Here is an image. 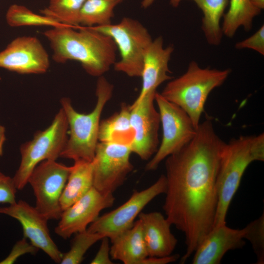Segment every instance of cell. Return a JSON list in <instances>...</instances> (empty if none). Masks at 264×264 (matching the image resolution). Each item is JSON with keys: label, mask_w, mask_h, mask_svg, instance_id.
<instances>
[{"label": "cell", "mask_w": 264, "mask_h": 264, "mask_svg": "<svg viewBox=\"0 0 264 264\" xmlns=\"http://www.w3.org/2000/svg\"><path fill=\"white\" fill-rule=\"evenodd\" d=\"M68 125L66 115L61 108L51 124L46 129L37 132L33 138L21 145V159L13 180L17 190L26 185L34 168L45 160H56L66 143Z\"/></svg>", "instance_id": "cell-6"}, {"label": "cell", "mask_w": 264, "mask_h": 264, "mask_svg": "<svg viewBox=\"0 0 264 264\" xmlns=\"http://www.w3.org/2000/svg\"><path fill=\"white\" fill-rule=\"evenodd\" d=\"M111 259L124 264H141L148 257L142 227L138 219L130 228L110 240Z\"/></svg>", "instance_id": "cell-19"}, {"label": "cell", "mask_w": 264, "mask_h": 264, "mask_svg": "<svg viewBox=\"0 0 264 264\" xmlns=\"http://www.w3.org/2000/svg\"><path fill=\"white\" fill-rule=\"evenodd\" d=\"M93 183L92 162L78 160L71 166L70 171L62 194L60 205L65 210L87 193Z\"/></svg>", "instance_id": "cell-20"}, {"label": "cell", "mask_w": 264, "mask_h": 264, "mask_svg": "<svg viewBox=\"0 0 264 264\" xmlns=\"http://www.w3.org/2000/svg\"><path fill=\"white\" fill-rule=\"evenodd\" d=\"M50 66L48 54L34 36L15 38L0 51V67L20 74H42Z\"/></svg>", "instance_id": "cell-14"}, {"label": "cell", "mask_w": 264, "mask_h": 264, "mask_svg": "<svg viewBox=\"0 0 264 264\" xmlns=\"http://www.w3.org/2000/svg\"><path fill=\"white\" fill-rule=\"evenodd\" d=\"M113 85L103 75L98 77L96 85V103L88 113L78 112L71 100L63 97L60 102L67 120L70 134L60 156L73 160L91 162L98 141L101 116L104 107L111 99Z\"/></svg>", "instance_id": "cell-4"}, {"label": "cell", "mask_w": 264, "mask_h": 264, "mask_svg": "<svg viewBox=\"0 0 264 264\" xmlns=\"http://www.w3.org/2000/svg\"><path fill=\"white\" fill-rule=\"evenodd\" d=\"M5 19L8 24L12 27L48 26L53 27L63 25L49 17L35 13L26 6L18 4L9 6Z\"/></svg>", "instance_id": "cell-26"}, {"label": "cell", "mask_w": 264, "mask_h": 264, "mask_svg": "<svg viewBox=\"0 0 264 264\" xmlns=\"http://www.w3.org/2000/svg\"><path fill=\"white\" fill-rule=\"evenodd\" d=\"M235 47L237 49H251L264 55V25H262L254 34L249 37L237 42L235 45Z\"/></svg>", "instance_id": "cell-30"}, {"label": "cell", "mask_w": 264, "mask_h": 264, "mask_svg": "<svg viewBox=\"0 0 264 264\" xmlns=\"http://www.w3.org/2000/svg\"><path fill=\"white\" fill-rule=\"evenodd\" d=\"M89 27L110 36L114 42L120 55L113 65L115 71L131 77H141L145 54L153 40L140 22L124 17L115 24Z\"/></svg>", "instance_id": "cell-7"}, {"label": "cell", "mask_w": 264, "mask_h": 264, "mask_svg": "<svg viewBox=\"0 0 264 264\" xmlns=\"http://www.w3.org/2000/svg\"><path fill=\"white\" fill-rule=\"evenodd\" d=\"M113 194L100 192L93 186L82 198L63 211L55 233L64 239L86 230L99 216L101 211L112 206Z\"/></svg>", "instance_id": "cell-13"}, {"label": "cell", "mask_w": 264, "mask_h": 264, "mask_svg": "<svg viewBox=\"0 0 264 264\" xmlns=\"http://www.w3.org/2000/svg\"><path fill=\"white\" fill-rule=\"evenodd\" d=\"M130 114V105L123 103L118 111L101 120L98 133L99 142H117L130 146L134 135Z\"/></svg>", "instance_id": "cell-21"}, {"label": "cell", "mask_w": 264, "mask_h": 264, "mask_svg": "<svg viewBox=\"0 0 264 264\" xmlns=\"http://www.w3.org/2000/svg\"><path fill=\"white\" fill-rule=\"evenodd\" d=\"M264 160V133L242 135L225 143L217 177L218 203L214 226L226 222L229 205L248 166Z\"/></svg>", "instance_id": "cell-3"}, {"label": "cell", "mask_w": 264, "mask_h": 264, "mask_svg": "<svg viewBox=\"0 0 264 264\" xmlns=\"http://www.w3.org/2000/svg\"><path fill=\"white\" fill-rule=\"evenodd\" d=\"M182 0H170L171 5L174 7H177L179 6Z\"/></svg>", "instance_id": "cell-37"}, {"label": "cell", "mask_w": 264, "mask_h": 264, "mask_svg": "<svg viewBox=\"0 0 264 264\" xmlns=\"http://www.w3.org/2000/svg\"><path fill=\"white\" fill-rule=\"evenodd\" d=\"M0 214L17 220L22 226L23 237L54 262L60 264L63 253L50 236L47 226L48 220L35 207L21 199L0 207Z\"/></svg>", "instance_id": "cell-15"}, {"label": "cell", "mask_w": 264, "mask_h": 264, "mask_svg": "<svg viewBox=\"0 0 264 264\" xmlns=\"http://www.w3.org/2000/svg\"><path fill=\"white\" fill-rule=\"evenodd\" d=\"M129 145L98 142L92 161L93 186L104 194H113L133 170Z\"/></svg>", "instance_id": "cell-11"}, {"label": "cell", "mask_w": 264, "mask_h": 264, "mask_svg": "<svg viewBox=\"0 0 264 264\" xmlns=\"http://www.w3.org/2000/svg\"><path fill=\"white\" fill-rule=\"evenodd\" d=\"M156 92L148 93L130 105L131 124L134 132L130 148L132 153L143 160L151 159L159 146L160 120L154 106Z\"/></svg>", "instance_id": "cell-12"}, {"label": "cell", "mask_w": 264, "mask_h": 264, "mask_svg": "<svg viewBox=\"0 0 264 264\" xmlns=\"http://www.w3.org/2000/svg\"><path fill=\"white\" fill-rule=\"evenodd\" d=\"M250 3L255 7L260 10L264 8V0H249Z\"/></svg>", "instance_id": "cell-35"}, {"label": "cell", "mask_w": 264, "mask_h": 264, "mask_svg": "<svg viewBox=\"0 0 264 264\" xmlns=\"http://www.w3.org/2000/svg\"><path fill=\"white\" fill-rule=\"evenodd\" d=\"M245 244L244 230L229 227L226 222L214 226L195 251L193 264H219L229 250Z\"/></svg>", "instance_id": "cell-16"}, {"label": "cell", "mask_w": 264, "mask_h": 264, "mask_svg": "<svg viewBox=\"0 0 264 264\" xmlns=\"http://www.w3.org/2000/svg\"><path fill=\"white\" fill-rule=\"evenodd\" d=\"M39 249L23 237L14 245L9 255L0 261V264H12L21 256L27 254H36Z\"/></svg>", "instance_id": "cell-29"}, {"label": "cell", "mask_w": 264, "mask_h": 264, "mask_svg": "<svg viewBox=\"0 0 264 264\" xmlns=\"http://www.w3.org/2000/svg\"><path fill=\"white\" fill-rule=\"evenodd\" d=\"M43 34L49 42L55 62L77 61L92 76H103L116 61L117 48L113 40L91 27L62 25Z\"/></svg>", "instance_id": "cell-2"}, {"label": "cell", "mask_w": 264, "mask_h": 264, "mask_svg": "<svg viewBox=\"0 0 264 264\" xmlns=\"http://www.w3.org/2000/svg\"><path fill=\"white\" fill-rule=\"evenodd\" d=\"M155 0H142L141 6L144 8H147L150 6Z\"/></svg>", "instance_id": "cell-36"}, {"label": "cell", "mask_w": 264, "mask_h": 264, "mask_svg": "<svg viewBox=\"0 0 264 264\" xmlns=\"http://www.w3.org/2000/svg\"><path fill=\"white\" fill-rule=\"evenodd\" d=\"M140 220L148 257H161L172 255L177 241L172 233V225L159 212H141Z\"/></svg>", "instance_id": "cell-18"}, {"label": "cell", "mask_w": 264, "mask_h": 264, "mask_svg": "<svg viewBox=\"0 0 264 264\" xmlns=\"http://www.w3.org/2000/svg\"><path fill=\"white\" fill-rule=\"evenodd\" d=\"M231 71L229 68H202L192 61L186 72L169 80L160 93L184 110L197 129L209 94L224 83Z\"/></svg>", "instance_id": "cell-5"}, {"label": "cell", "mask_w": 264, "mask_h": 264, "mask_svg": "<svg viewBox=\"0 0 264 264\" xmlns=\"http://www.w3.org/2000/svg\"><path fill=\"white\" fill-rule=\"evenodd\" d=\"M244 239L251 243L257 257V264H264V214L244 228Z\"/></svg>", "instance_id": "cell-28"}, {"label": "cell", "mask_w": 264, "mask_h": 264, "mask_svg": "<svg viewBox=\"0 0 264 264\" xmlns=\"http://www.w3.org/2000/svg\"><path fill=\"white\" fill-rule=\"evenodd\" d=\"M5 128L0 124V157L3 154V145L5 141Z\"/></svg>", "instance_id": "cell-34"}, {"label": "cell", "mask_w": 264, "mask_h": 264, "mask_svg": "<svg viewBox=\"0 0 264 264\" xmlns=\"http://www.w3.org/2000/svg\"><path fill=\"white\" fill-rule=\"evenodd\" d=\"M166 186V177L162 175L149 187L134 191L130 198L117 208L99 216L87 230L112 240L132 227L145 206L158 195L165 193Z\"/></svg>", "instance_id": "cell-10"}, {"label": "cell", "mask_w": 264, "mask_h": 264, "mask_svg": "<svg viewBox=\"0 0 264 264\" xmlns=\"http://www.w3.org/2000/svg\"><path fill=\"white\" fill-rule=\"evenodd\" d=\"M163 43L162 37L159 36L153 40L146 52L141 76V89L134 102L148 93L156 92L161 84L173 78L169 75V63L174 47L173 45L164 47Z\"/></svg>", "instance_id": "cell-17"}, {"label": "cell", "mask_w": 264, "mask_h": 264, "mask_svg": "<svg viewBox=\"0 0 264 264\" xmlns=\"http://www.w3.org/2000/svg\"><path fill=\"white\" fill-rule=\"evenodd\" d=\"M123 0H86L81 9L79 24L93 27L111 24L115 7Z\"/></svg>", "instance_id": "cell-24"}, {"label": "cell", "mask_w": 264, "mask_h": 264, "mask_svg": "<svg viewBox=\"0 0 264 264\" xmlns=\"http://www.w3.org/2000/svg\"><path fill=\"white\" fill-rule=\"evenodd\" d=\"M109 238L107 237L103 238L98 252L93 259L91 261V264H112L110 255V246Z\"/></svg>", "instance_id": "cell-32"}, {"label": "cell", "mask_w": 264, "mask_h": 264, "mask_svg": "<svg viewBox=\"0 0 264 264\" xmlns=\"http://www.w3.org/2000/svg\"><path fill=\"white\" fill-rule=\"evenodd\" d=\"M104 237L101 234L90 232L87 230L75 234L69 250L63 254L60 264L81 263L87 251Z\"/></svg>", "instance_id": "cell-27"}, {"label": "cell", "mask_w": 264, "mask_h": 264, "mask_svg": "<svg viewBox=\"0 0 264 264\" xmlns=\"http://www.w3.org/2000/svg\"><path fill=\"white\" fill-rule=\"evenodd\" d=\"M261 12L249 0H230L229 8L223 17V34L231 38L240 27H243L246 31H250L254 18Z\"/></svg>", "instance_id": "cell-23"}, {"label": "cell", "mask_w": 264, "mask_h": 264, "mask_svg": "<svg viewBox=\"0 0 264 264\" xmlns=\"http://www.w3.org/2000/svg\"><path fill=\"white\" fill-rule=\"evenodd\" d=\"M154 102L158 109L162 137L156 152L145 166L148 171L156 170L163 160L190 142L197 132L190 117L179 106L157 92Z\"/></svg>", "instance_id": "cell-8"}, {"label": "cell", "mask_w": 264, "mask_h": 264, "mask_svg": "<svg viewBox=\"0 0 264 264\" xmlns=\"http://www.w3.org/2000/svg\"><path fill=\"white\" fill-rule=\"evenodd\" d=\"M17 190L13 178L0 172V203H15Z\"/></svg>", "instance_id": "cell-31"}, {"label": "cell", "mask_w": 264, "mask_h": 264, "mask_svg": "<svg viewBox=\"0 0 264 264\" xmlns=\"http://www.w3.org/2000/svg\"><path fill=\"white\" fill-rule=\"evenodd\" d=\"M179 258L178 254H172L161 257H147L142 261L141 264H167L176 261Z\"/></svg>", "instance_id": "cell-33"}, {"label": "cell", "mask_w": 264, "mask_h": 264, "mask_svg": "<svg viewBox=\"0 0 264 264\" xmlns=\"http://www.w3.org/2000/svg\"><path fill=\"white\" fill-rule=\"evenodd\" d=\"M71 166L55 160L39 163L28 179L36 198V208L48 220H59L63 212L60 198Z\"/></svg>", "instance_id": "cell-9"}, {"label": "cell", "mask_w": 264, "mask_h": 264, "mask_svg": "<svg viewBox=\"0 0 264 264\" xmlns=\"http://www.w3.org/2000/svg\"><path fill=\"white\" fill-rule=\"evenodd\" d=\"M194 2L201 10V29L210 45L220 44L223 35L220 22L229 0H188Z\"/></svg>", "instance_id": "cell-22"}, {"label": "cell", "mask_w": 264, "mask_h": 264, "mask_svg": "<svg viewBox=\"0 0 264 264\" xmlns=\"http://www.w3.org/2000/svg\"><path fill=\"white\" fill-rule=\"evenodd\" d=\"M86 0H50L48 5L41 10L63 25L77 27L82 7Z\"/></svg>", "instance_id": "cell-25"}, {"label": "cell", "mask_w": 264, "mask_h": 264, "mask_svg": "<svg viewBox=\"0 0 264 264\" xmlns=\"http://www.w3.org/2000/svg\"><path fill=\"white\" fill-rule=\"evenodd\" d=\"M225 143L212 121L199 123L187 144L165 159L166 218L185 237L184 264L213 228L218 203L217 177Z\"/></svg>", "instance_id": "cell-1"}]
</instances>
